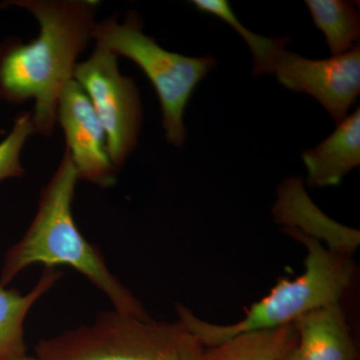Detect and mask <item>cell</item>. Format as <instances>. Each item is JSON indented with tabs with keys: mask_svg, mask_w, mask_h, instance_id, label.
<instances>
[{
	"mask_svg": "<svg viewBox=\"0 0 360 360\" xmlns=\"http://www.w3.org/2000/svg\"><path fill=\"white\" fill-rule=\"evenodd\" d=\"M66 150L77 169L78 180L108 188L116 181L117 168L108 153L105 132L89 97L75 79L66 85L58 110Z\"/></svg>",
	"mask_w": 360,
	"mask_h": 360,
	"instance_id": "ba28073f",
	"label": "cell"
},
{
	"mask_svg": "<svg viewBox=\"0 0 360 360\" xmlns=\"http://www.w3.org/2000/svg\"><path fill=\"white\" fill-rule=\"evenodd\" d=\"M274 215L276 222L286 225L285 229H296L321 243L324 240L328 250L345 257H350L359 246V231L326 217L310 200L300 177L285 179L278 187Z\"/></svg>",
	"mask_w": 360,
	"mask_h": 360,
	"instance_id": "9c48e42d",
	"label": "cell"
},
{
	"mask_svg": "<svg viewBox=\"0 0 360 360\" xmlns=\"http://www.w3.org/2000/svg\"><path fill=\"white\" fill-rule=\"evenodd\" d=\"M37 18L39 33L30 42L6 39L0 44V101H34L33 134L51 136L58 124L61 94L73 80L78 58L92 40L98 1L13 0Z\"/></svg>",
	"mask_w": 360,
	"mask_h": 360,
	"instance_id": "6da1fadb",
	"label": "cell"
},
{
	"mask_svg": "<svg viewBox=\"0 0 360 360\" xmlns=\"http://www.w3.org/2000/svg\"><path fill=\"white\" fill-rule=\"evenodd\" d=\"M77 181V169L65 149L58 168L42 188L34 219L4 255L0 285L13 283L30 265L44 264L45 269L68 265L101 290L113 309L149 316L141 302L111 272L99 248L78 229L72 213Z\"/></svg>",
	"mask_w": 360,
	"mask_h": 360,
	"instance_id": "7a4b0ae2",
	"label": "cell"
},
{
	"mask_svg": "<svg viewBox=\"0 0 360 360\" xmlns=\"http://www.w3.org/2000/svg\"><path fill=\"white\" fill-rule=\"evenodd\" d=\"M37 360H205V347L177 319L103 311L89 324L44 338Z\"/></svg>",
	"mask_w": 360,
	"mask_h": 360,
	"instance_id": "277c9868",
	"label": "cell"
},
{
	"mask_svg": "<svg viewBox=\"0 0 360 360\" xmlns=\"http://www.w3.org/2000/svg\"><path fill=\"white\" fill-rule=\"evenodd\" d=\"M92 40L97 46L134 61L150 80L161 105L165 139L175 148L186 139L184 111L201 79L217 65L212 56L189 58L161 47L143 32L136 11H129L120 23L110 16L94 26Z\"/></svg>",
	"mask_w": 360,
	"mask_h": 360,
	"instance_id": "5b68a950",
	"label": "cell"
},
{
	"mask_svg": "<svg viewBox=\"0 0 360 360\" xmlns=\"http://www.w3.org/2000/svg\"><path fill=\"white\" fill-rule=\"evenodd\" d=\"M61 276V271L56 269H45L39 281L26 295L0 285V360L26 354V317L33 305L52 290Z\"/></svg>",
	"mask_w": 360,
	"mask_h": 360,
	"instance_id": "7c38bea8",
	"label": "cell"
},
{
	"mask_svg": "<svg viewBox=\"0 0 360 360\" xmlns=\"http://www.w3.org/2000/svg\"><path fill=\"white\" fill-rule=\"evenodd\" d=\"M293 326L297 340L283 360H359L340 303L303 315Z\"/></svg>",
	"mask_w": 360,
	"mask_h": 360,
	"instance_id": "30bf717a",
	"label": "cell"
},
{
	"mask_svg": "<svg viewBox=\"0 0 360 360\" xmlns=\"http://www.w3.org/2000/svg\"><path fill=\"white\" fill-rule=\"evenodd\" d=\"M6 360H37L35 359V356H30L27 354L18 355V356L11 357V359H8Z\"/></svg>",
	"mask_w": 360,
	"mask_h": 360,
	"instance_id": "e0dca14e",
	"label": "cell"
},
{
	"mask_svg": "<svg viewBox=\"0 0 360 360\" xmlns=\"http://www.w3.org/2000/svg\"><path fill=\"white\" fill-rule=\"evenodd\" d=\"M311 187L338 186L343 176L360 165V110L347 115L330 136L302 153Z\"/></svg>",
	"mask_w": 360,
	"mask_h": 360,
	"instance_id": "8fae6325",
	"label": "cell"
},
{
	"mask_svg": "<svg viewBox=\"0 0 360 360\" xmlns=\"http://www.w3.org/2000/svg\"><path fill=\"white\" fill-rule=\"evenodd\" d=\"M296 340L293 324L250 331L205 347V360H283Z\"/></svg>",
	"mask_w": 360,
	"mask_h": 360,
	"instance_id": "4fadbf2b",
	"label": "cell"
},
{
	"mask_svg": "<svg viewBox=\"0 0 360 360\" xmlns=\"http://www.w3.org/2000/svg\"><path fill=\"white\" fill-rule=\"evenodd\" d=\"M270 75L291 91L314 97L338 124L359 96L360 45L321 60L303 58L284 47L274 56Z\"/></svg>",
	"mask_w": 360,
	"mask_h": 360,
	"instance_id": "52a82bcc",
	"label": "cell"
},
{
	"mask_svg": "<svg viewBox=\"0 0 360 360\" xmlns=\"http://www.w3.org/2000/svg\"><path fill=\"white\" fill-rule=\"evenodd\" d=\"M33 134L32 112H21L16 116L13 129L0 142V182L18 179L25 174L21 153L28 137Z\"/></svg>",
	"mask_w": 360,
	"mask_h": 360,
	"instance_id": "2e32d148",
	"label": "cell"
},
{
	"mask_svg": "<svg viewBox=\"0 0 360 360\" xmlns=\"http://www.w3.org/2000/svg\"><path fill=\"white\" fill-rule=\"evenodd\" d=\"M117 58L96 45L89 58L77 63L73 79L89 97L105 132L111 160L120 170L136 148L143 110L136 84L120 73Z\"/></svg>",
	"mask_w": 360,
	"mask_h": 360,
	"instance_id": "8992f818",
	"label": "cell"
},
{
	"mask_svg": "<svg viewBox=\"0 0 360 360\" xmlns=\"http://www.w3.org/2000/svg\"><path fill=\"white\" fill-rule=\"evenodd\" d=\"M191 4L201 13L212 14L224 20L243 37L252 53V73L255 77L269 75L274 56L290 41L286 37L269 39L250 32L238 20L229 2L225 0H193Z\"/></svg>",
	"mask_w": 360,
	"mask_h": 360,
	"instance_id": "9a60e30c",
	"label": "cell"
},
{
	"mask_svg": "<svg viewBox=\"0 0 360 360\" xmlns=\"http://www.w3.org/2000/svg\"><path fill=\"white\" fill-rule=\"evenodd\" d=\"M284 231L307 248L304 272L292 281L279 279L269 295L253 303L241 321L229 326L210 323L184 305L177 304L179 321L205 347L219 345L241 333L290 326L303 315L340 303L354 276L350 257L324 248L321 241L296 229H285Z\"/></svg>",
	"mask_w": 360,
	"mask_h": 360,
	"instance_id": "3957f363",
	"label": "cell"
},
{
	"mask_svg": "<svg viewBox=\"0 0 360 360\" xmlns=\"http://www.w3.org/2000/svg\"><path fill=\"white\" fill-rule=\"evenodd\" d=\"M315 26L323 32L331 56L352 51L359 44L360 18L354 2L307 0Z\"/></svg>",
	"mask_w": 360,
	"mask_h": 360,
	"instance_id": "5bb4252c",
	"label": "cell"
}]
</instances>
